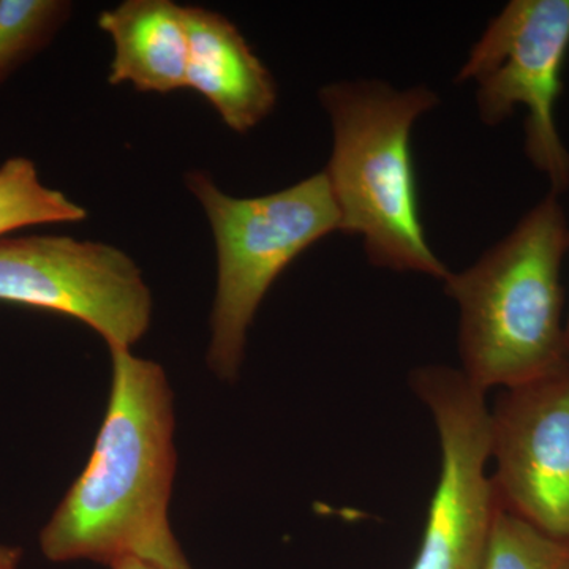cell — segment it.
Listing matches in <instances>:
<instances>
[{
    "label": "cell",
    "mask_w": 569,
    "mask_h": 569,
    "mask_svg": "<svg viewBox=\"0 0 569 569\" xmlns=\"http://www.w3.org/2000/svg\"><path fill=\"white\" fill-rule=\"evenodd\" d=\"M565 337H567V347H568V351H569V317H568L567 325H565Z\"/></svg>",
    "instance_id": "cell-16"
},
{
    "label": "cell",
    "mask_w": 569,
    "mask_h": 569,
    "mask_svg": "<svg viewBox=\"0 0 569 569\" xmlns=\"http://www.w3.org/2000/svg\"><path fill=\"white\" fill-rule=\"evenodd\" d=\"M320 102L335 133L329 186L340 231L361 236L370 263L447 280L451 271L427 242L422 227L411 129L437 107L426 86L399 91L383 81L326 84Z\"/></svg>",
    "instance_id": "cell-3"
},
{
    "label": "cell",
    "mask_w": 569,
    "mask_h": 569,
    "mask_svg": "<svg viewBox=\"0 0 569 569\" xmlns=\"http://www.w3.org/2000/svg\"><path fill=\"white\" fill-rule=\"evenodd\" d=\"M111 391L91 459L40 533L56 563L134 559L192 569L168 519L178 467L174 400L163 367L110 348Z\"/></svg>",
    "instance_id": "cell-1"
},
{
    "label": "cell",
    "mask_w": 569,
    "mask_h": 569,
    "mask_svg": "<svg viewBox=\"0 0 569 569\" xmlns=\"http://www.w3.org/2000/svg\"><path fill=\"white\" fill-rule=\"evenodd\" d=\"M82 206L41 183L36 164L14 157L0 167V236L44 223L81 222Z\"/></svg>",
    "instance_id": "cell-11"
},
{
    "label": "cell",
    "mask_w": 569,
    "mask_h": 569,
    "mask_svg": "<svg viewBox=\"0 0 569 569\" xmlns=\"http://www.w3.org/2000/svg\"><path fill=\"white\" fill-rule=\"evenodd\" d=\"M410 387L432 413L441 455L411 569H479L497 509L486 392L447 366L418 367Z\"/></svg>",
    "instance_id": "cell-6"
},
{
    "label": "cell",
    "mask_w": 569,
    "mask_h": 569,
    "mask_svg": "<svg viewBox=\"0 0 569 569\" xmlns=\"http://www.w3.org/2000/svg\"><path fill=\"white\" fill-rule=\"evenodd\" d=\"M0 301L77 318L129 350L152 318L151 290L129 254L67 236L2 239Z\"/></svg>",
    "instance_id": "cell-7"
},
{
    "label": "cell",
    "mask_w": 569,
    "mask_h": 569,
    "mask_svg": "<svg viewBox=\"0 0 569 569\" xmlns=\"http://www.w3.org/2000/svg\"><path fill=\"white\" fill-rule=\"evenodd\" d=\"M187 88L203 96L236 133L264 121L277 103L271 71L233 22L203 7H186Z\"/></svg>",
    "instance_id": "cell-9"
},
{
    "label": "cell",
    "mask_w": 569,
    "mask_h": 569,
    "mask_svg": "<svg viewBox=\"0 0 569 569\" xmlns=\"http://www.w3.org/2000/svg\"><path fill=\"white\" fill-rule=\"evenodd\" d=\"M22 550L14 546L0 545V569H20Z\"/></svg>",
    "instance_id": "cell-14"
},
{
    "label": "cell",
    "mask_w": 569,
    "mask_h": 569,
    "mask_svg": "<svg viewBox=\"0 0 569 569\" xmlns=\"http://www.w3.org/2000/svg\"><path fill=\"white\" fill-rule=\"evenodd\" d=\"M114 58L108 81L137 91L170 93L187 88L189 31L186 7L170 0H127L99 17Z\"/></svg>",
    "instance_id": "cell-10"
},
{
    "label": "cell",
    "mask_w": 569,
    "mask_h": 569,
    "mask_svg": "<svg viewBox=\"0 0 569 569\" xmlns=\"http://www.w3.org/2000/svg\"><path fill=\"white\" fill-rule=\"evenodd\" d=\"M569 51V0H512L489 22L456 82H477L481 121L498 126L527 110L526 153L550 182L569 187V152L556 123Z\"/></svg>",
    "instance_id": "cell-5"
},
{
    "label": "cell",
    "mask_w": 569,
    "mask_h": 569,
    "mask_svg": "<svg viewBox=\"0 0 569 569\" xmlns=\"http://www.w3.org/2000/svg\"><path fill=\"white\" fill-rule=\"evenodd\" d=\"M568 249L559 194L549 193L477 263L445 280L460 310L462 372L475 387L515 388L569 365L560 282Z\"/></svg>",
    "instance_id": "cell-2"
},
{
    "label": "cell",
    "mask_w": 569,
    "mask_h": 569,
    "mask_svg": "<svg viewBox=\"0 0 569 569\" xmlns=\"http://www.w3.org/2000/svg\"><path fill=\"white\" fill-rule=\"evenodd\" d=\"M479 569H569V541L546 533L497 503Z\"/></svg>",
    "instance_id": "cell-12"
},
{
    "label": "cell",
    "mask_w": 569,
    "mask_h": 569,
    "mask_svg": "<svg viewBox=\"0 0 569 569\" xmlns=\"http://www.w3.org/2000/svg\"><path fill=\"white\" fill-rule=\"evenodd\" d=\"M187 187L208 216L219 266L208 362L234 380L269 288L310 246L340 231L339 211L325 171L263 197H230L201 171L187 174Z\"/></svg>",
    "instance_id": "cell-4"
},
{
    "label": "cell",
    "mask_w": 569,
    "mask_h": 569,
    "mask_svg": "<svg viewBox=\"0 0 569 569\" xmlns=\"http://www.w3.org/2000/svg\"><path fill=\"white\" fill-rule=\"evenodd\" d=\"M489 432L497 503L569 541V365L501 389Z\"/></svg>",
    "instance_id": "cell-8"
},
{
    "label": "cell",
    "mask_w": 569,
    "mask_h": 569,
    "mask_svg": "<svg viewBox=\"0 0 569 569\" xmlns=\"http://www.w3.org/2000/svg\"><path fill=\"white\" fill-rule=\"evenodd\" d=\"M111 569H160L157 567H152V565L144 563V561L129 559L119 561V563H116L114 567H111Z\"/></svg>",
    "instance_id": "cell-15"
},
{
    "label": "cell",
    "mask_w": 569,
    "mask_h": 569,
    "mask_svg": "<svg viewBox=\"0 0 569 569\" xmlns=\"http://www.w3.org/2000/svg\"><path fill=\"white\" fill-rule=\"evenodd\" d=\"M69 13L59 0H0V82L47 47Z\"/></svg>",
    "instance_id": "cell-13"
}]
</instances>
